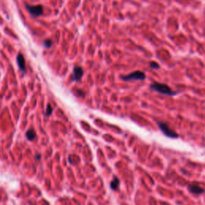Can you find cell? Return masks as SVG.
Returning a JSON list of instances; mask_svg holds the SVG:
<instances>
[{"label": "cell", "instance_id": "7a4b0ae2", "mask_svg": "<svg viewBox=\"0 0 205 205\" xmlns=\"http://www.w3.org/2000/svg\"><path fill=\"white\" fill-rule=\"evenodd\" d=\"M158 125H159V128H160V130L162 131L163 133L166 135V136H168L170 138H177L178 134L175 131L171 129L169 127H168V124H166L165 123H158Z\"/></svg>", "mask_w": 205, "mask_h": 205}, {"label": "cell", "instance_id": "277c9868", "mask_svg": "<svg viewBox=\"0 0 205 205\" xmlns=\"http://www.w3.org/2000/svg\"><path fill=\"white\" fill-rule=\"evenodd\" d=\"M26 7L30 15H32L33 17H39L42 15L43 12V8L42 6L36 5V6H30L27 5Z\"/></svg>", "mask_w": 205, "mask_h": 205}, {"label": "cell", "instance_id": "7c38bea8", "mask_svg": "<svg viewBox=\"0 0 205 205\" xmlns=\"http://www.w3.org/2000/svg\"><path fill=\"white\" fill-rule=\"evenodd\" d=\"M150 67L153 69H157V68H159V64L157 63H155V62H152L150 63Z\"/></svg>", "mask_w": 205, "mask_h": 205}, {"label": "cell", "instance_id": "8992f818", "mask_svg": "<svg viewBox=\"0 0 205 205\" xmlns=\"http://www.w3.org/2000/svg\"><path fill=\"white\" fill-rule=\"evenodd\" d=\"M16 60H17L18 66H19V68L20 69V71H21L23 73H25V71H26L25 59H24V57H23V55H22L21 53L18 54Z\"/></svg>", "mask_w": 205, "mask_h": 205}, {"label": "cell", "instance_id": "8fae6325", "mask_svg": "<svg viewBox=\"0 0 205 205\" xmlns=\"http://www.w3.org/2000/svg\"><path fill=\"white\" fill-rule=\"evenodd\" d=\"M52 112V108L51 107L50 104H48V107H47V110H46V115H50Z\"/></svg>", "mask_w": 205, "mask_h": 205}, {"label": "cell", "instance_id": "30bf717a", "mask_svg": "<svg viewBox=\"0 0 205 205\" xmlns=\"http://www.w3.org/2000/svg\"><path fill=\"white\" fill-rule=\"evenodd\" d=\"M43 44H44V46H45L47 48H50L51 46L52 45V42H51L50 39H47V40H45V41H44Z\"/></svg>", "mask_w": 205, "mask_h": 205}, {"label": "cell", "instance_id": "9c48e42d", "mask_svg": "<svg viewBox=\"0 0 205 205\" xmlns=\"http://www.w3.org/2000/svg\"><path fill=\"white\" fill-rule=\"evenodd\" d=\"M26 135H27V138L29 140H35V138L36 137V133H35V130L33 129H30L28 130L26 133Z\"/></svg>", "mask_w": 205, "mask_h": 205}, {"label": "cell", "instance_id": "52a82bcc", "mask_svg": "<svg viewBox=\"0 0 205 205\" xmlns=\"http://www.w3.org/2000/svg\"><path fill=\"white\" fill-rule=\"evenodd\" d=\"M83 75V70L80 67H75L74 68V72H73V80L74 81H79Z\"/></svg>", "mask_w": 205, "mask_h": 205}, {"label": "cell", "instance_id": "5b68a950", "mask_svg": "<svg viewBox=\"0 0 205 205\" xmlns=\"http://www.w3.org/2000/svg\"><path fill=\"white\" fill-rule=\"evenodd\" d=\"M188 190L191 193L195 194V195H200V194H202L204 192V188H201L200 186L197 185V184H195V183H192V184H190L188 186Z\"/></svg>", "mask_w": 205, "mask_h": 205}, {"label": "cell", "instance_id": "6da1fadb", "mask_svg": "<svg viewBox=\"0 0 205 205\" xmlns=\"http://www.w3.org/2000/svg\"><path fill=\"white\" fill-rule=\"evenodd\" d=\"M151 88H152L153 90H155V91H158L160 94L165 95H175L176 94L175 91L172 89L170 87H168L166 84L160 83H154L151 85Z\"/></svg>", "mask_w": 205, "mask_h": 205}, {"label": "cell", "instance_id": "3957f363", "mask_svg": "<svg viewBox=\"0 0 205 205\" xmlns=\"http://www.w3.org/2000/svg\"><path fill=\"white\" fill-rule=\"evenodd\" d=\"M146 78L145 74L140 71H136L131 73L129 75L123 76L122 79L125 81H131V80H144Z\"/></svg>", "mask_w": 205, "mask_h": 205}, {"label": "cell", "instance_id": "ba28073f", "mask_svg": "<svg viewBox=\"0 0 205 205\" xmlns=\"http://www.w3.org/2000/svg\"><path fill=\"white\" fill-rule=\"evenodd\" d=\"M119 185H120V180L118 179L117 177H114V180L111 181V188L113 189V190H116L118 188H119Z\"/></svg>", "mask_w": 205, "mask_h": 205}]
</instances>
